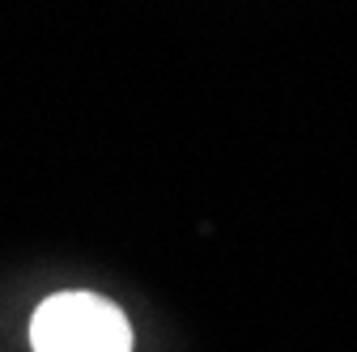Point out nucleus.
Listing matches in <instances>:
<instances>
[{"label":"nucleus","mask_w":357,"mask_h":352,"mask_svg":"<svg viewBox=\"0 0 357 352\" xmlns=\"http://www.w3.org/2000/svg\"><path fill=\"white\" fill-rule=\"evenodd\" d=\"M34 352H128L132 327L98 293H56L34 310Z\"/></svg>","instance_id":"1"}]
</instances>
